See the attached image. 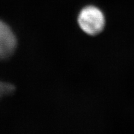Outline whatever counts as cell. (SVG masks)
I'll list each match as a JSON object with an SVG mask.
<instances>
[{
  "instance_id": "3957f363",
  "label": "cell",
  "mask_w": 134,
  "mask_h": 134,
  "mask_svg": "<svg viewBox=\"0 0 134 134\" xmlns=\"http://www.w3.org/2000/svg\"><path fill=\"white\" fill-rule=\"evenodd\" d=\"M14 88L11 85L8 84H4L0 82V96H4L11 93V91L14 90Z\"/></svg>"
},
{
  "instance_id": "7a4b0ae2",
  "label": "cell",
  "mask_w": 134,
  "mask_h": 134,
  "mask_svg": "<svg viewBox=\"0 0 134 134\" xmlns=\"http://www.w3.org/2000/svg\"><path fill=\"white\" fill-rule=\"evenodd\" d=\"M16 39L9 27L0 21V60L6 59L14 52Z\"/></svg>"
},
{
  "instance_id": "6da1fadb",
  "label": "cell",
  "mask_w": 134,
  "mask_h": 134,
  "mask_svg": "<svg viewBox=\"0 0 134 134\" xmlns=\"http://www.w3.org/2000/svg\"><path fill=\"white\" fill-rule=\"evenodd\" d=\"M105 15L95 6H87L80 11L78 18V24L86 34L95 36L104 31L105 26Z\"/></svg>"
}]
</instances>
